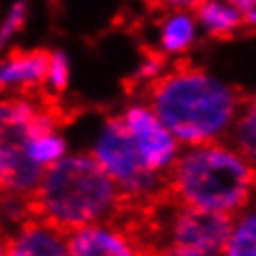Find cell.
<instances>
[{
  "label": "cell",
  "mask_w": 256,
  "mask_h": 256,
  "mask_svg": "<svg viewBox=\"0 0 256 256\" xmlns=\"http://www.w3.org/2000/svg\"><path fill=\"white\" fill-rule=\"evenodd\" d=\"M118 182L94 154H72L52 163L40 187L20 206L22 224L37 222L72 234L87 226H111L128 202Z\"/></svg>",
  "instance_id": "6da1fadb"
},
{
  "label": "cell",
  "mask_w": 256,
  "mask_h": 256,
  "mask_svg": "<svg viewBox=\"0 0 256 256\" xmlns=\"http://www.w3.org/2000/svg\"><path fill=\"white\" fill-rule=\"evenodd\" d=\"M146 100L180 144H215L232 128L248 96L180 59L146 85Z\"/></svg>",
  "instance_id": "7a4b0ae2"
},
{
  "label": "cell",
  "mask_w": 256,
  "mask_h": 256,
  "mask_svg": "<svg viewBox=\"0 0 256 256\" xmlns=\"http://www.w3.org/2000/svg\"><path fill=\"white\" fill-rule=\"evenodd\" d=\"M168 191L187 206L239 217L252 202L256 172L228 144L189 146L168 172Z\"/></svg>",
  "instance_id": "3957f363"
},
{
  "label": "cell",
  "mask_w": 256,
  "mask_h": 256,
  "mask_svg": "<svg viewBox=\"0 0 256 256\" xmlns=\"http://www.w3.org/2000/svg\"><path fill=\"white\" fill-rule=\"evenodd\" d=\"M94 156L118 182V187L135 200L154 198L168 187V174H156L146 165L124 118L106 122L96 144Z\"/></svg>",
  "instance_id": "277c9868"
},
{
  "label": "cell",
  "mask_w": 256,
  "mask_h": 256,
  "mask_svg": "<svg viewBox=\"0 0 256 256\" xmlns=\"http://www.w3.org/2000/svg\"><path fill=\"white\" fill-rule=\"evenodd\" d=\"M161 215L168 246L191 248L208 256H224L236 222L234 215L180 204L168 187L161 204Z\"/></svg>",
  "instance_id": "5b68a950"
},
{
  "label": "cell",
  "mask_w": 256,
  "mask_h": 256,
  "mask_svg": "<svg viewBox=\"0 0 256 256\" xmlns=\"http://www.w3.org/2000/svg\"><path fill=\"white\" fill-rule=\"evenodd\" d=\"M44 168L30 156L28 135L24 126H2V191L4 202L22 206L24 200L40 187Z\"/></svg>",
  "instance_id": "8992f818"
},
{
  "label": "cell",
  "mask_w": 256,
  "mask_h": 256,
  "mask_svg": "<svg viewBox=\"0 0 256 256\" xmlns=\"http://www.w3.org/2000/svg\"><path fill=\"white\" fill-rule=\"evenodd\" d=\"M124 120L146 165L156 174H168L178 158V139L172 135V130L156 118L152 108L146 106H130L124 113Z\"/></svg>",
  "instance_id": "52a82bcc"
},
{
  "label": "cell",
  "mask_w": 256,
  "mask_h": 256,
  "mask_svg": "<svg viewBox=\"0 0 256 256\" xmlns=\"http://www.w3.org/2000/svg\"><path fill=\"white\" fill-rule=\"evenodd\" d=\"M2 256H70L68 234L37 222H24L4 239Z\"/></svg>",
  "instance_id": "ba28073f"
},
{
  "label": "cell",
  "mask_w": 256,
  "mask_h": 256,
  "mask_svg": "<svg viewBox=\"0 0 256 256\" xmlns=\"http://www.w3.org/2000/svg\"><path fill=\"white\" fill-rule=\"evenodd\" d=\"M70 256H144L135 243L115 226H87L68 234Z\"/></svg>",
  "instance_id": "9c48e42d"
},
{
  "label": "cell",
  "mask_w": 256,
  "mask_h": 256,
  "mask_svg": "<svg viewBox=\"0 0 256 256\" xmlns=\"http://www.w3.org/2000/svg\"><path fill=\"white\" fill-rule=\"evenodd\" d=\"M54 66V54L48 50H33V52H22L14 50L9 54V63L2 68V85H20L24 98L30 94L40 92L42 85L50 80Z\"/></svg>",
  "instance_id": "30bf717a"
},
{
  "label": "cell",
  "mask_w": 256,
  "mask_h": 256,
  "mask_svg": "<svg viewBox=\"0 0 256 256\" xmlns=\"http://www.w3.org/2000/svg\"><path fill=\"white\" fill-rule=\"evenodd\" d=\"M226 139L230 148L256 172V96L243 102Z\"/></svg>",
  "instance_id": "8fae6325"
},
{
  "label": "cell",
  "mask_w": 256,
  "mask_h": 256,
  "mask_svg": "<svg viewBox=\"0 0 256 256\" xmlns=\"http://www.w3.org/2000/svg\"><path fill=\"white\" fill-rule=\"evenodd\" d=\"M224 256H256V206L236 217Z\"/></svg>",
  "instance_id": "7c38bea8"
},
{
  "label": "cell",
  "mask_w": 256,
  "mask_h": 256,
  "mask_svg": "<svg viewBox=\"0 0 256 256\" xmlns=\"http://www.w3.org/2000/svg\"><path fill=\"white\" fill-rule=\"evenodd\" d=\"M196 14L215 37H228L232 33V28L239 24V14L215 2V0H202L196 7Z\"/></svg>",
  "instance_id": "4fadbf2b"
},
{
  "label": "cell",
  "mask_w": 256,
  "mask_h": 256,
  "mask_svg": "<svg viewBox=\"0 0 256 256\" xmlns=\"http://www.w3.org/2000/svg\"><path fill=\"white\" fill-rule=\"evenodd\" d=\"M28 152L40 165L50 168L52 163H56L59 158H63L66 144H63V139L54 137V135H44V137L28 139Z\"/></svg>",
  "instance_id": "5bb4252c"
},
{
  "label": "cell",
  "mask_w": 256,
  "mask_h": 256,
  "mask_svg": "<svg viewBox=\"0 0 256 256\" xmlns=\"http://www.w3.org/2000/svg\"><path fill=\"white\" fill-rule=\"evenodd\" d=\"M191 37H194V24L187 16H176L168 22L163 30V46L170 52H180L189 46Z\"/></svg>",
  "instance_id": "9a60e30c"
},
{
  "label": "cell",
  "mask_w": 256,
  "mask_h": 256,
  "mask_svg": "<svg viewBox=\"0 0 256 256\" xmlns=\"http://www.w3.org/2000/svg\"><path fill=\"white\" fill-rule=\"evenodd\" d=\"M50 80H52L54 89L63 92L66 89V82H68V61L61 52L54 54V66H52V74H50Z\"/></svg>",
  "instance_id": "2e32d148"
},
{
  "label": "cell",
  "mask_w": 256,
  "mask_h": 256,
  "mask_svg": "<svg viewBox=\"0 0 256 256\" xmlns=\"http://www.w3.org/2000/svg\"><path fill=\"white\" fill-rule=\"evenodd\" d=\"M154 256H208L204 252H198V250H191V248H180V246H168L163 250H158Z\"/></svg>",
  "instance_id": "e0dca14e"
},
{
  "label": "cell",
  "mask_w": 256,
  "mask_h": 256,
  "mask_svg": "<svg viewBox=\"0 0 256 256\" xmlns=\"http://www.w3.org/2000/svg\"><path fill=\"white\" fill-rule=\"evenodd\" d=\"M22 20H24V4L20 2V4H16L14 7V14L9 16V20H7V26H4V30H2V40L9 35V30H14V28H18L22 24Z\"/></svg>",
  "instance_id": "ac0fdd59"
},
{
  "label": "cell",
  "mask_w": 256,
  "mask_h": 256,
  "mask_svg": "<svg viewBox=\"0 0 256 256\" xmlns=\"http://www.w3.org/2000/svg\"><path fill=\"white\" fill-rule=\"evenodd\" d=\"M230 4H232L234 9L239 11H246V14H250V11L256 9V0H228Z\"/></svg>",
  "instance_id": "d6986e66"
},
{
  "label": "cell",
  "mask_w": 256,
  "mask_h": 256,
  "mask_svg": "<svg viewBox=\"0 0 256 256\" xmlns=\"http://www.w3.org/2000/svg\"><path fill=\"white\" fill-rule=\"evenodd\" d=\"M172 4H178V7H198V4L202 2V0H170Z\"/></svg>",
  "instance_id": "ffe728a7"
},
{
  "label": "cell",
  "mask_w": 256,
  "mask_h": 256,
  "mask_svg": "<svg viewBox=\"0 0 256 256\" xmlns=\"http://www.w3.org/2000/svg\"><path fill=\"white\" fill-rule=\"evenodd\" d=\"M246 20H248V22H252V24H256V11H250Z\"/></svg>",
  "instance_id": "44dd1931"
}]
</instances>
